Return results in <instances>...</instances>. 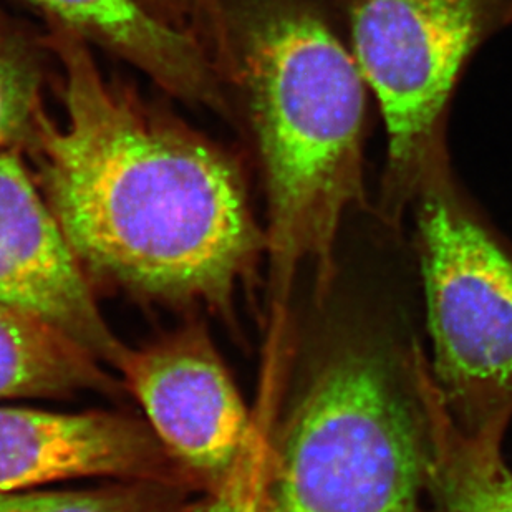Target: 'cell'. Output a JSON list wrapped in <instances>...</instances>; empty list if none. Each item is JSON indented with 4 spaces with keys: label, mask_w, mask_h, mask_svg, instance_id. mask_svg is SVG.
Masks as SVG:
<instances>
[{
    "label": "cell",
    "mask_w": 512,
    "mask_h": 512,
    "mask_svg": "<svg viewBox=\"0 0 512 512\" xmlns=\"http://www.w3.org/2000/svg\"><path fill=\"white\" fill-rule=\"evenodd\" d=\"M63 121L42 113L45 198L82 264L168 300L224 304L262 236L241 173L194 131L107 82L80 35L58 27Z\"/></svg>",
    "instance_id": "cell-1"
},
{
    "label": "cell",
    "mask_w": 512,
    "mask_h": 512,
    "mask_svg": "<svg viewBox=\"0 0 512 512\" xmlns=\"http://www.w3.org/2000/svg\"><path fill=\"white\" fill-rule=\"evenodd\" d=\"M239 77L266 184L276 295L300 267L332 294L348 209L365 204L367 83L350 45L314 0H266L247 24Z\"/></svg>",
    "instance_id": "cell-2"
},
{
    "label": "cell",
    "mask_w": 512,
    "mask_h": 512,
    "mask_svg": "<svg viewBox=\"0 0 512 512\" xmlns=\"http://www.w3.org/2000/svg\"><path fill=\"white\" fill-rule=\"evenodd\" d=\"M418 343L343 309L269 448L267 512H420L428 428Z\"/></svg>",
    "instance_id": "cell-3"
},
{
    "label": "cell",
    "mask_w": 512,
    "mask_h": 512,
    "mask_svg": "<svg viewBox=\"0 0 512 512\" xmlns=\"http://www.w3.org/2000/svg\"><path fill=\"white\" fill-rule=\"evenodd\" d=\"M408 208L436 388L466 438L503 451L512 418V244L464 193L450 158L423 176Z\"/></svg>",
    "instance_id": "cell-4"
},
{
    "label": "cell",
    "mask_w": 512,
    "mask_h": 512,
    "mask_svg": "<svg viewBox=\"0 0 512 512\" xmlns=\"http://www.w3.org/2000/svg\"><path fill=\"white\" fill-rule=\"evenodd\" d=\"M343 9L387 128L380 211L398 226L423 176L450 158L456 85L479 47L512 24L511 0H343Z\"/></svg>",
    "instance_id": "cell-5"
},
{
    "label": "cell",
    "mask_w": 512,
    "mask_h": 512,
    "mask_svg": "<svg viewBox=\"0 0 512 512\" xmlns=\"http://www.w3.org/2000/svg\"><path fill=\"white\" fill-rule=\"evenodd\" d=\"M116 368L179 468L209 491L221 486L256 418L208 337L186 330L140 350L126 348Z\"/></svg>",
    "instance_id": "cell-6"
},
{
    "label": "cell",
    "mask_w": 512,
    "mask_h": 512,
    "mask_svg": "<svg viewBox=\"0 0 512 512\" xmlns=\"http://www.w3.org/2000/svg\"><path fill=\"white\" fill-rule=\"evenodd\" d=\"M0 302L47 320L118 367L123 347L98 309L83 264L17 151H0Z\"/></svg>",
    "instance_id": "cell-7"
},
{
    "label": "cell",
    "mask_w": 512,
    "mask_h": 512,
    "mask_svg": "<svg viewBox=\"0 0 512 512\" xmlns=\"http://www.w3.org/2000/svg\"><path fill=\"white\" fill-rule=\"evenodd\" d=\"M82 478L188 481L141 421L103 411L0 408V493Z\"/></svg>",
    "instance_id": "cell-8"
},
{
    "label": "cell",
    "mask_w": 512,
    "mask_h": 512,
    "mask_svg": "<svg viewBox=\"0 0 512 512\" xmlns=\"http://www.w3.org/2000/svg\"><path fill=\"white\" fill-rule=\"evenodd\" d=\"M58 24L125 58L174 97L216 102L224 77L191 35L156 17L141 0H30Z\"/></svg>",
    "instance_id": "cell-9"
},
{
    "label": "cell",
    "mask_w": 512,
    "mask_h": 512,
    "mask_svg": "<svg viewBox=\"0 0 512 512\" xmlns=\"http://www.w3.org/2000/svg\"><path fill=\"white\" fill-rule=\"evenodd\" d=\"M428 428L426 491L438 512H512V471L503 451L484 450L459 431L446 410L428 358L416 355Z\"/></svg>",
    "instance_id": "cell-10"
},
{
    "label": "cell",
    "mask_w": 512,
    "mask_h": 512,
    "mask_svg": "<svg viewBox=\"0 0 512 512\" xmlns=\"http://www.w3.org/2000/svg\"><path fill=\"white\" fill-rule=\"evenodd\" d=\"M100 360L47 320L0 302V400L108 392Z\"/></svg>",
    "instance_id": "cell-11"
},
{
    "label": "cell",
    "mask_w": 512,
    "mask_h": 512,
    "mask_svg": "<svg viewBox=\"0 0 512 512\" xmlns=\"http://www.w3.org/2000/svg\"><path fill=\"white\" fill-rule=\"evenodd\" d=\"M184 483L115 479L88 489H29L0 493V512H189Z\"/></svg>",
    "instance_id": "cell-12"
},
{
    "label": "cell",
    "mask_w": 512,
    "mask_h": 512,
    "mask_svg": "<svg viewBox=\"0 0 512 512\" xmlns=\"http://www.w3.org/2000/svg\"><path fill=\"white\" fill-rule=\"evenodd\" d=\"M39 73L0 27V151L30 143L39 123Z\"/></svg>",
    "instance_id": "cell-13"
},
{
    "label": "cell",
    "mask_w": 512,
    "mask_h": 512,
    "mask_svg": "<svg viewBox=\"0 0 512 512\" xmlns=\"http://www.w3.org/2000/svg\"><path fill=\"white\" fill-rule=\"evenodd\" d=\"M264 418H257L236 466L209 496L189 512H267L266 479L271 436Z\"/></svg>",
    "instance_id": "cell-14"
},
{
    "label": "cell",
    "mask_w": 512,
    "mask_h": 512,
    "mask_svg": "<svg viewBox=\"0 0 512 512\" xmlns=\"http://www.w3.org/2000/svg\"><path fill=\"white\" fill-rule=\"evenodd\" d=\"M511 4H512V0H511Z\"/></svg>",
    "instance_id": "cell-15"
}]
</instances>
